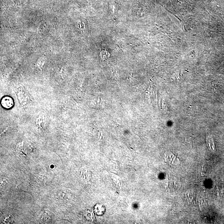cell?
Segmentation results:
<instances>
[{"label": "cell", "mask_w": 224, "mask_h": 224, "mask_svg": "<svg viewBox=\"0 0 224 224\" xmlns=\"http://www.w3.org/2000/svg\"><path fill=\"white\" fill-rule=\"evenodd\" d=\"M94 211L96 214L101 216L104 214L105 211V208L103 205L97 204L94 206Z\"/></svg>", "instance_id": "1"}, {"label": "cell", "mask_w": 224, "mask_h": 224, "mask_svg": "<svg viewBox=\"0 0 224 224\" xmlns=\"http://www.w3.org/2000/svg\"><path fill=\"white\" fill-rule=\"evenodd\" d=\"M2 104L5 108H9L13 105V101L9 97H5L2 100Z\"/></svg>", "instance_id": "2"}, {"label": "cell", "mask_w": 224, "mask_h": 224, "mask_svg": "<svg viewBox=\"0 0 224 224\" xmlns=\"http://www.w3.org/2000/svg\"><path fill=\"white\" fill-rule=\"evenodd\" d=\"M13 217L10 214L5 215L2 218V222L4 224H10L12 222Z\"/></svg>", "instance_id": "3"}, {"label": "cell", "mask_w": 224, "mask_h": 224, "mask_svg": "<svg viewBox=\"0 0 224 224\" xmlns=\"http://www.w3.org/2000/svg\"><path fill=\"white\" fill-rule=\"evenodd\" d=\"M8 181L6 178H2L1 180V186H5L8 184Z\"/></svg>", "instance_id": "5"}, {"label": "cell", "mask_w": 224, "mask_h": 224, "mask_svg": "<svg viewBox=\"0 0 224 224\" xmlns=\"http://www.w3.org/2000/svg\"><path fill=\"white\" fill-rule=\"evenodd\" d=\"M51 212H45L42 215L41 218L43 221H49L52 218V215Z\"/></svg>", "instance_id": "4"}]
</instances>
